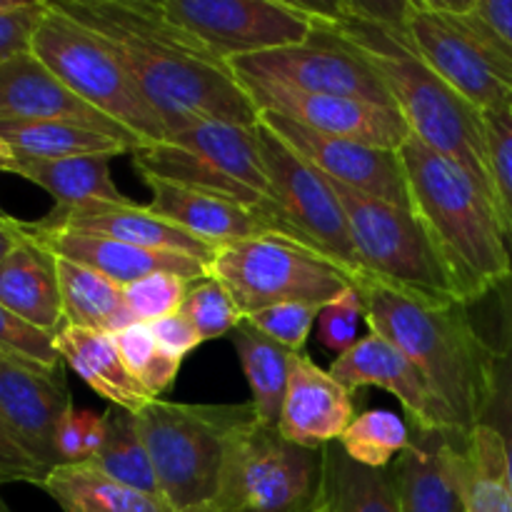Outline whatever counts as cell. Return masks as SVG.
I'll return each mask as SVG.
<instances>
[{
    "instance_id": "obj_37",
    "label": "cell",
    "mask_w": 512,
    "mask_h": 512,
    "mask_svg": "<svg viewBox=\"0 0 512 512\" xmlns=\"http://www.w3.org/2000/svg\"><path fill=\"white\" fill-rule=\"evenodd\" d=\"M0 360L40 373H60L65 365L55 335L18 318L5 305H0Z\"/></svg>"
},
{
    "instance_id": "obj_19",
    "label": "cell",
    "mask_w": 512,
    "mask_h": 512,
    "mask_svg": "<svg viewBox=\"0 0 512 512\" xmlns=\"http://www.w3.org/2000/svg\"><path fill=\"white\" fill-rule=\"evenodd\" d=\"M70 408L73 398L63 370L40 373L0 360V418L15 445L45 478L60 465L55 438Z\"/></svg>"
},
{
    "instance_id": "obj_34",
    "label": "cell",
    "mask_w": 512,
    "mask_h": 512,
    "mask_svg": "<svg viewBox=\"0 0 512 512\" xmlns=\"http://www.w3.org/2000/svg\"><path fill=\"white\" fill-rule=\"evenodd\" d=\"M103 415L105 423H108V435H105L100 453L88 465H93L98 473L108 475L115 483L163 498L148 448H145L143 438L135 428V415L113 408V405Z\"/></svg>"
},
{
    "instance_id": "obj_32",
    "label": "cell",
    "mask_w": 512,
    "mask_h": 512,
    "mask_svg": "<svg viewBox=\"0 0 512 512\" xmlns=\"http://www.w3.org/2000/svg\"><path fill=\"white\" fill-rule=\"evenodd\" d=\"M325 453V505L330 512H400L393 470L353 463L338 443Z\"/></svg>"
},
{
    "instance_id": "obj_14",
    "label": "cell",
    "mask_w": 512,
    "mask_h": 512,
    "mask_svg": "<svg viewBox=\"0 0 512 512\" xmlns=\"http://www.w3.org/2000/svg\"><path fill=\"white\" fill-rule=\"evenodd\" d=\"M228 65L238 78L280 83L303 93L345 95V98L395 105L383 80L363 55L315 28L305 43L245 55L230 60Z\"/></svg>"
},
{
    "instance_id": "obj_48",
    "label": "cell",
    "mask_w": 512,
    "mask_h": 512,
    "mask_svg": "<svg viewBox=\"0 0 512 512\" xmlns=\"http://www.w3.org/2000/svg\"><path fill=\"white\" fill-rule=\"evenodd\" d=\"M475 13L488 20L512 48V0H475Z\"/></svg>"
},
{
    "instance_id": "obj_30",
    "label": "cell",
    "mask_w": 512,
    "mask_h": 512,
    "mask_svg": "<svg viewBox=\"0 0 512 512\" xmlns=\"http://www.w3.org/2000/svg\"><path fill=\"white\" fill-rule=\"evenodd\" d=\"M113 155H83L65 160H18L13 175L30 180L55 198V205L130 203L110 175Z\"/></svg>"
},
{
    "instance_id": "obj_13",
    "label": "cell",
    "mask_w": 512,
    "mask_h": 512,
    "mask_svg": "<svg viewBox=\"0 0 512 512\" xmlns=\"http://www.w3.org/2000/svg\"><path fill=\"white\" fill-rule=\"evenodd\" d=\"M158 5L220 63L300 45L313 35V20L293 0H158Z\"/></svg>"
},
{
    "instance_id": "obj_17",
    "label": "cell",
    "mask_w": 512,
    "mask_h": 512,
    "mask_svg": "<svg viewBox=\"0 0 512 512\" xmlns=\"http://www.w3.org/2000/svg\"><path fill=\"white\" fill-rule=\"evenodd\" d=\"M328 370L350 393L358 388H380L395 395L413 423V430L468 435L458 428L455 415L420 373L418 365L383 335L368 333L360 338L348 353L338 355Z\"/></svg>"
},
{
    "instance_id": "obj_55",
    "label": "cell",
    "mask_w": 512,
    "mask_h": 512,
    "mask_svg": "<svg viewBox=\"0 0 512 512\" xmlns=\"http://www.w3.org/2000/svg\"><path fill=\"white\" fill-rule=\"evenodd\" d=\"M8 220H10V215H5L3 210H0V223H8Z\"/></svg>"
},
{
    "instance_id": "obj_2",
    "label": "cell",
    "mask_w": 512,
    "mask_h": 512,
    "mask_svg": "<svg viewBox=\"0 0 512 512\" xmlns=\"http://www.w3.org/2000/svg\"><path fill=\"white\" fill-rule=\"evenodd\" d=\"M353 285L365 303L370 333L403 350L448 405L458 428L473 433L488 403L498 348L478 333L468 305L413 298L368 275H358Z\"/></svg>"
},
{
    "instance_id": "obj_54",
    "label": "cell",
    "mask_w": 512,
    "mask_h": 512,
    "mask_svg": "<svg viewBox=\"0 0 512 512\" xmlns=\"http://www.w3.org/2000/svg\"><path fill=\"white\" fill-rule=\"evenodd\" d=\"M0 512H13V510H10V508H8V503H5V500H3V498H0Z\"/></svg>"
},
{
    "instance_id": "obj_36",
    "label": "cell",
    "mask_w": 512,
    "mask_h": 512,
    "mask_svg": "<svg viewBox=\"0 0 512 512\" xmlns=\"http://www.w3.org/2000/svg\"><path fill=\"white\" fill-rule=\"evenodd\" d=\"M113 340L133 378L143 385L150 398L158 400L165 390H170V385L178 378L183 360L173 358L160 348L150 325H130V328L115 333Z\"/></svg>"
},
{
    "instance_id": "obj_42",
    "label": "cell",
    "mask_w": 512,
    "mask_h": 512,
    "mask_svg": "<svg viewBox=\"0 0 512 512\" xmlns=\"http://www.w3.org/2000/svg\"><path fill=\"white\" fill-rule=\"evenodd\" d=\"M318 305L305 303H280L273 308H265L253 313L248 320L255 330L268 335L278 345H283L290 353H303L305 340H308L310 330H313L315 320L320 315Z\"/></svg>"
},
{
    "instance_id": "obj_43",
    "label": "cell",
    "mask_w": 512,
    "mask_h": 512,
    "mask_svg": "<svg viewBox=\"0 0 512 512\" xmlns=\"http://www.w3.org/2000/svg\"><path fill=\"white\" fill-rule=\"evenodd\" d=\"M365 323V303L360 293L348 288L340 293L333 303L325 305L318 315V340L323 348L335 353V358L348 353L355 343H358L360 325Z\"/></svg>"
},
{
    "instance_id": "obj_46",
    "label": "cell",
    "mask_w": 512,
    "mask_h": 512,
    "mask_svg": "<svg viewBox=\"0 0 512 512\" xmlns=\"http://www.w3.org/2000/svg\"><path fill=\"white\" fill-rule=\"evenodd\" d=\"M155 340H158L160 348L165 350L173 358L183 360L185 355L193 353L198 345H203V338L198 335V330L185 320L183 313L170 315V318L158 320V323H150Z\"/></svg>"
},
{
    "instance_id": "obj_35",
    "label": "cell",
    "mask_w": 512,
    "mask_h": 512,
    "mask_svg": "<svg viewBox=\"0 0 512 512\" xmlns=\"http://www.w3.org/2000/svg\"><path fill=\"white\" fill-rule=\"evenodd\" d=\"M413 443V428L390 410H368L355 415L353 423L338 440L353 463L370 470H390L395 460Z\"/></svg>"
},
{
    "instance_id": "obj_7",
    "label": "cell",
    "mask_w": 512,
    "mask_h": 512,
    "mask_svg": "<svg viewBox=\"0 0 512 512\" xmlns=\"http://www.w3.org/2000/svg\"><path fill=\"white\" fill-rule=\"evenodd\" d=\"M405 30L420 58L483 113L512 105V48L475 0H408Z\"/></svg>"
},
{
    "instance_id": "obj_15",
    "label": "cell",
    "mask_w": 512,
    "mask_h": 512,
    "mask_svg": "<svg viewBox=\"0 0 512 512\" xmlns=\"http://www.w3.org/2000/svg\"><path fill=\"white\" fill-rule=\"evenodd\" d=\"M238 80L258 113L283 115L315 133L355 140V143L383 150H400L413 138L403 113L395 105L373 103L365 98H345V95L303 93L288 85L265 83L255 78Z\"/></svg>"
},
{
    "instance_id": "obj_28",
    "label": "cell",
    "mask_w": 512,
    "mask_h": 512,
    "mask_svg": "<svg viewBox=\"0 0 512 512\" xmlns=\"http://www.w3.org/2000/svg\"><path fill=\"white\" fill-rule=\"evenodd\" d=\"M60 300L65 325L115 335L135 325V315L125 303V288L105 275L55 255Z\"/></svg>"
},
{
    "instance_id": "obj_56",
    "label": "cell",
    "mask_w": 512,
    "mask_h": 512,
    "mask_svg": "<svg viewBox=\"0 0 512 512\" xmlns=\"http://www.w3.org/2000/svg\"><path fill=\"white\" fill-rule=\"evenodd\" d=\"M313 512H330V510H328V505H325V503H323V505H320V508H318V510H313Z\"/></svg>"
},
{
    "instance_id": "obj_33",
    "label": "cell",
    "mask_w": 512,
    "mask_h": 512,
    "mask_svg": "<svg viewBox=\"0 0 512 512\" xmlns=\"http://www.w3.org/2000/svg\"><path fill=\"white\" fill-rule=\"evenodd\" d=\"M0 138L18 160H65L130 153L120 140L68 123H0Z\"/></svg>"
},
{
    "instance_id": "obj_8",
    "label": "cell",
    "mask_w": 512,
    "mask_h": 512,
    "mask_svg": "<svg viewBox=\"0 0 512 512\" xmlns=\"http://www.w3.org/2000/svg\"><path fill=\"white\" fill-rule=\"evenodd\" d=\"M30 53L53 70L85 103L133 130L145 145L168 140L163 120L140 93L108 38L48 3L35 28Z\"/></svg>"
},
{
    "instance_id": "obj_29",
    "label": "cell",
    "mask_w": 512,
    "mask_h": 512,
    "mask_svg": "<svg viewBox=\"0 0 512 512\" xmlns=\"http://www.w3.org/2000/svg\"><path fill=\"white\" fill-rule=\"evenodd\" d=\"M40 490L63 512H175L160 495L115 483L88 463L58 465L50 470Z\"/></svg>"
},
{
    "instance_id": "obj_26",
    "label": "cell",
    "mask_w": 512,
    "mask_h": 512,
    "mask_svg": "<svg viewBox=\"0 0 512 512\" xmlns=\"http://www.w3.org/2000/svg\"><path fill=\"white\" fill-rule=\"evenodd\" d=\"M55 348L63 363L70 365L83 383L113 408L138 415L153 400L128 370L113 335L65 325L55 335Z\"/></svg>"
},
{
    "instance_id": "obj_39",
    "label": "cell",
    "mask_w": 512,
    "mask_h": 512,
    "mask_svg": "<svg viewBox=\"0 0 512 512\" xmlns=\"http://www.w3.org/2000/svg\"><path fill=\"white\" fill-rule=\"evenodd\" d=\"M193 280L175 273H155L125 288V303L138 323H158V320L178 315L183 310Z\"/></svg>"
},
{
    "instance_id": "obj_40",
    "label": "cell",
    "mask_w": 512,
    "mask_h": 512,
    "mask_svg": "<svg viewBox=\"0 0 512 512\" xmlns=\"http://www.w3.org/2000/svg\"><path fill=\"white\" fill-rule=\"evenodd\" d=\"M485 130H488L495 200H498L500 220H503L512 248V105L488 110L485 113Z\"/></svg>"
},
{
    "instance_id": "obj_5",
    "label": "cell",
    "mask_w": 512,
    "mask_h": 512,
    "mask_svg": "<svg viewBox=\"0 0 512 512\" xmlns=\"http://www.w3.org/2000/svg\"><path fill=\"white\" fill-rule=\"evenodd\" d=\"M133 158L143 180H160L243 205L283 228L288 238L298 240L280 213L268 170L260 158L255 125H190L163 143L135 150Z\"/></svg>"
},
{
    "instance_id": "obj_22",
    "label": "cell",
    "mask_w": 512,
    "mask_h": 512,
    "mask_svg": "<svg viewBox=\"0 0 512 512\" xmlns=\"http://www.w3.org/2000/svg\"><path fill=\"white\" fill-rule=\"evenodd\" d=\"M355 420L353 393L305 353L290 358L288 393L278 430L290 443L323 450L338 443Z\"/></svg>"
},
{
    "instance_id": "obj_4",
    "label": "cell",
    "mask_w": 512,
    "mask_h": 512,
    "mask_svg": "<svg viewBox=\"0 0 512 512\" xmlns=\"http://www.w3.org/2000/svg\"><path fill=\"white\" fill-rule=\"evenodd\" d=\"M413 210L428 228L463 305L512 278V248L498 208L458 163L418 138L400 148Z\"/></svg>"
},
{
    "instance_id": "obj_1",
    "label": "cell",
    "mask_w": 512,
    "mask_h": 512,
    "mask_svg": "<svg viewBox=\"0 0 512 512\" xmlns=\"http://www.w3.org/2000/svg\"><path fill=\"white\" fill-rule=\"evenodd\" d=\"M53 5L110 40L163 120L168 138L198 123H258V108L230 65L175 25L158 0H58Z\"/></svg>"
},
{
    "instance_id": "obj_31",
    "label": "cell",
    "mask_w": 512,
    "mask_h": 512,
    "mask_svg": "<svg viewBox=\"0 0 512 512\" xmlns=\"http://www.w3.org/2000/svg\"><path fill=\"white\" fill-rule=\"evenodd\" d=\"M233 345L238 353L243 373L248 378L253 408L258 420L268 428H278L283 415L285 393H288L290 358L293 353L255 330L248 320L233 330Z\"/></svg>"
},
{
    "instance_id": "obj_6",
    "label": "cell",
    "mask_w": 512,
    "mask_h": 512,
    "mask_svg": "<svg viewBox=\"0 0 512 512\" xmlns=\"http://www.w3.org/2000/svg\"><path fill=\"white\" fill-rule=\"evenodd\" d=\"M255 420L253 403H170L160 398L135 415L160 493L175 512L213 500L230 443Z\"/></svg>"
},
{
    "instance_id": "obj_3",
    "label": "cell",
    "mask_w": 512,
    "mask_h": 512,
    "mask_svg": "<svg viewBox=\"0 0 512 512\" xmlns=\"http://www.w3.org/2000/svg\"><path fill=\"white\" fill-rule=\"evenodd\" d=\"M313 28L333 35L363 55L388 88L413 138L473 175L475 183L498 208L493 175H490L485 113L465 100L458 90L450 88L420 58L405 25L393 28V25L355 23V20H330V23H313Z\"/></svg>"
},
{
    "instance_id": "obj_21",
    "label": "cell",
    "mask_w": 512,
    "mask_h": 512,
    "mask_svg": "<svg viewBox=\"0 0 512 512\" xmlns=\"http://www.w3.org/2000/svg\"><path fill=\"white\" fill-rule=\"evenodd\" d=\"M23 223V230L50 250L53 255L73 263L85 265L95 273L105 275L108 280L118 283L120 288L138 283L155 273H175L185 280H203L210 275V265L198 258L178 253H158V250H145L138 245L120 243V240L100 238V235L70 233V230H40L33 223Z\"/></svg>"
},
{
    "instance_id": "obj_45",
    "label": "cell",
    "mask_w": 512,
    "mask_h": 512,
    "mask_svg": "<svg viewBox=\"0 0 512 512\" xmlns=\"http://www.w3.org/2000/svg\"><path fill=\"white\" fill-rule=\"evenodd\" d=\"M45 475L35 468L28 460V455L15 445L10 438L8 428H5L3 418H0V485L10 483H30V485H43Z\"/></svg>"
},
{
    "instance_id": "obj_12",
    "label": "cell",
    "mask_w": 512,
    "mask_h": 512,
    "mask_svg": "<svg viewBox=\"0 0 512 512\" xmlns=\"http://www.w3.org/2000/svg\"><path fill=\"white\" fill-rule=\"evenodd\" d=\"M255 135L280 213L290 230L298 235L300 243L343 265L353 280L358 278L360 265L350 238L348 215L335 195L333 183L260 118L255 123Z\"/></svg>"
},
{
    "instance_id": "obj_50",
    "label": "cell",
    "mask_w": 512,
    "mask_h": 512,
    "mask_svg": "<svg viewBox=\"0 0 512 512\" xmlns=\"http://www.w3.org/2000/svg\"><path fill=\"white\" fill-rule=\"evenodd\" d=\"M500 293H503V308H505V330H512V278L508 283L500 285Z\"/></svg>"
},
{
    "instance_id": "obj_16",
    "label": "cell",
    "mask_w": 512,
    "mask_h": 512,
    "mask_svg": "<svg viewBox=\"0 0 512 512\" xmlns=\"http://www.w3.org/2000/svg\"><path fill=\"white\" fill-rule=\"evenodd\" d=\"M260 120L273 133H278L295 153L315 165L328 180H335V183L370 195V198L413 210L400 150H383L355 143V140L315 133L283 115L260 113Z\"/></svg>"
},
{
    "instance_id": "obj_23",
    "label": "cell",
    "mask_w": 512,
    "mask_h": 512,
    "mask_svg": "<svg viewBox=\"0 0 512 512\" xmlns=\"http://www.w3.org/2000/svg\"><path fill=\"white\" fill-rule=\"evenodd\" d=\"M145 185L150 188L148 208L153 213L173 220L178 228L195 235V238L203 240L215 250L228 243H238V240L263 238V235H283V238H288L283 228L270 223L268 218H263L255 210L243 208V205L193 193V190L160 183V180H145Z\"/></svg>"
},
{
    "instance_id": "obj_20",
    "label": "cell",
    "mask_w": 512,
    "mask_h": 512,
    "mask_svg": "<svg viewBox=\"0 0 512 512\" xmlns=\"http://www.w3.org/2000/svg\"><path fill=\"white\" fill-rule=\"evenodd\" d=\"M40 230H70V233L100 235L120 240L158 253H178L213 263L215 248L185 233L183 228L163 215L153 213L148 205L135 203H90V205H55L43 220H33Z\"/></svg>"
},
{
    "instance_id": "obj_41",
    "label": "cell",
    "mask_w": 512,
    "mask_h": 512,
    "mask_svg": "<svg viewBox=\"0 0 512 512\" xmlns=\"http://www.w3.org/2000/svg\"><path fill=\"white\" fill-rule=\"evenodd\" d=\"M480 425L490 428L503 440L512 483V330H505L503 343L495 353L493 383H490L488 403L480 415Z\"/></svg>"
},
{
    "instance_id": "obj_27",
    "label": "cell",
    "mask_w": 512,
    "mask_h": 512,
    "mask_svg": "<svg viewBox=\"0 0 512 512\" xmlns=\"http://www.w3.org/2000/svg\"><path fill=\"white\" fill-rule=\"evenodd\" d=\"M453 468L465 512H512V483L503 440L485 425L453 438Z\"/></svg>"
},
{
    "instance_id": "obj_10",
    "label": "cell",
    "mask_w": 512,
    "mask_h": 512,
    "mask_svg": "<svg viewBox=\"0 0 512 512\" xmlns=\"http://www.w3.org/2000/svg\"><path fill=\"white\" fill-rule=\"evenodd\" d=\"M330 183L348 215L360 275L430 303H460L453 278L415 210Z\"/></svg>"
},
{
    "instance_id": "obj_25",
    "label": "cell",
    "mask_w": 512,
    "mask_h": 512,
    "mask_svg": "<svg viewBox=\"0 0 512 512\" xmlns=\"http://www.w3.org/2000/svg\"><path fill=\"white\" fill-rule=\"evenodd\" d=\"M0 305L45 333L58 335L65 328L55 255L25 230L0 263Z\"/></svg>"
},
{
    "instance_id": "obj_44",
    "label": "cell",
    "mask_w": 512,
    "mask_h": 512,
    "mask_svg": "<svg viewBox=\"0 0 512 512\" xmlns=\"http://www.w3.org/2000/svg\"><path fill=\"white\" fill-rule=\"evenodd\" d=\"M45 8L48 3L43 0H28L23 8L0 15V65L30 53V43H33L35 28L43 18Z\"/></svg>"
},
{
    "instance_id": "obj_49",
    "label": "cell",
    "mask_w": 512,
    "mask_h": 512,
    "mask_svg": "<svg viewBox=\"0 0 512 512\" xmlns=\"http://www.w3.org/2000/svg\"><path fill=\"white\" fill-rule=\"evenodd\" d=\"M23 238V230H20V220L10 218L8 223H0V263L5 260V255L18 245V240Z\"/></svg>"
},
{
    "instance_id": "obj_38",
    "label": "cell",
    "mask_w": 512,
    "mask_h": 512,
    "mask_svg": "<svg viewBox=\"0 0 512 512\" xmlns=\"http://www.w3.org/2000/svg\"><path fill=\"white\" fill-rule=\"evenodd\" d=\"M180 313L198 330L203 343L218 340L223 335H233V330L245 320V315L235 305L233 295L213 275H208L203 280H195L190 285L188 298H185Z\"/></svg>"
},
{
    "instance_id": "obj_47",
    "label": "cell",
    "mask_w": 512,
    "mask_h": 512,
    "mask_svg": "<svg viewBox=\"0 0 512 512\" xmlns=\"http://www.w3.org/2000/svg\"><path fill=\"white\" fill-rule=\"evenodd\" d=\"M58 458L60 465H78L85 463V440H83V410L73 408L63 415L58 428Z\"/></svg>"
},
{
    "instance_id": "obj_53",
    "label": "cell",
    "mask_w": 512,
    "mask_h": 512,
    "mask_svg": "<svg viewBox=\"0 0 512 512\" xmlns=\"http://www.w3.org/2000/svg\"><path fill=\"white\" fill-rule=\"evenodd\" d=\"M185 512H215V510H210L208 505H200V508H193V510H185Z\"/></svg>"
},
{
    "instance_id": "obj_52",
    "label": "cell",
    "mask_w": 512,
    "mask_h": 512,
    "mask_svg": "<svg viewBox=\"0 0 512 512\" xmlns=\"http://www.w3.org/2000/svg\"><path fill=\"white\" fill-rule=\"evenodd\" d=\"M25 3H28V0H0V15H5V13H13V10L23 8Z\"/></svg>"
},
{
    "instance_id": "obj_9",
    "label": "cell",
    "mask_w": 512,
    "mask_h": 512,
    "mask_svg": "<svg viewBox=\"0 0 512 512\" xmlns=\"http://www.w3.org/2000/svg\"><path fill=\"white\" fill-rule=\"evenodd\" d=\"M323 450L290 443L255 420L230 443L218 490L205 505L215 512L318 510L325 503Z\"/></svg>"
},
{
    "instance_id": "obj_24",
    "label": "cell",
    "mask_w": 512,
    "mask_h": 512,
    "mask_svg": "<svg viewBox=\"0 0 512 512\" xmlns=\"http://www.w3.org/2000/svg\"><path fill=\"white\" fill-rule=\"evenodd\" d=\"M455 433L413 430L410 448L395 460L400 512H465L453 468Z\"/></svg>"
},
{
    "instance_id": "obj_18",
    "label": "cell",
    "mask_w": 512,
    "mask_h": 512,
    "mask_svg": "<svg viewBox=\"0 0 512 512\" xmlns=\"http://www.w3.org/2000/svg\"><path fill=\"white\" fill-rule=\"evenodd\" d=\"M0 123H68L120 140L130 153L148 148L133 130L85 103L33 53L0 65Z\"/></svg>"
},
{
    "instance_id": "obj_11",
    "label": "cell",
    "mask_w": 512,
    "mask_h": 512,
    "mask_svg": "<svg viewBox=\"0 0 512 512\" xmlns=\"http://www.w3.org/2000/svg\"><path fill=\"white\" fill-rule=\"evenodd\" d=\"M210 275L228 288L245 318L280 303L325 308L353 288V275L343 265L283 235L223 245L215 250Z\"/></svg>"
},
{
    "instance_id": "obj_51",
    "label": "cell",
    "mask_w": 512,
    "mask_h": 512,
    "mask_svg": "<svg viewBox=\"0 0 512 512\" xmlns=\"http://www.w3.org/2000/svg\"><path fill=\"white\" fill-rule=\"evenodd\" d=\"M13 168H15L13 150H10L8 143L0 138V173H13Z\"/></svg>"
}]
</instances>
